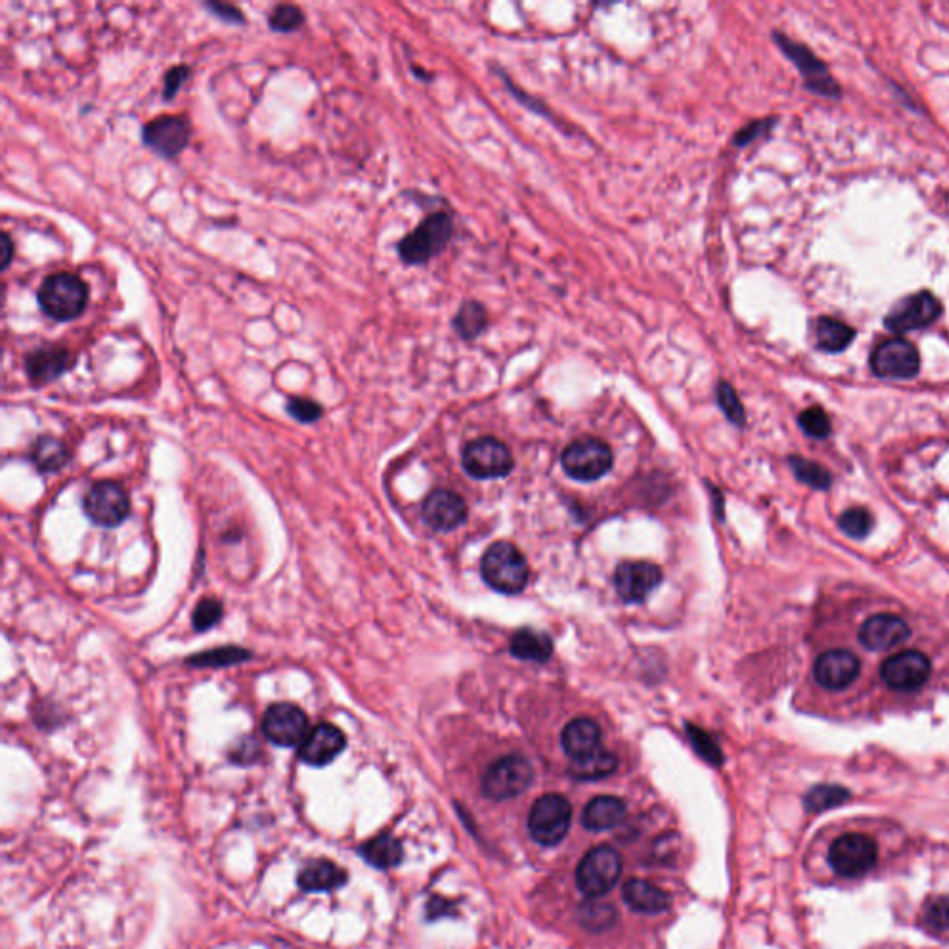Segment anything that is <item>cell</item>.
Masks as SVG:
<instances>
[{"mask_svg": "<svg viewBox=\"0 0 949 949\" xmlns=\"http://www.w3.org/2000/svg\"><path fill=\"white\" fill-rule=\"evenodd\" d=\"M36 299L45 316L58 323H67L86 312L89 288L84 280L73 273L58 271L43 279Z\"/></svg>", "mask_w": 949, "mask_h": 949, "instance_id": "obj_1", "label": "cell"}, {"mask_svg": "<svg viewBox=\"0 0 949 949\" xmlns=\"http://www.w3.org/2000/svg\"><path fill=\"white\" fill-rule=\"evenodd\" d=\"M482 579L501 594L514 595L529 583V564L516 545L497 542L490 545L481 562Z\"/></svg>", "mask_w": 949, "mask_h": 949, "instance_id": "obj_2", "label": "cell"}, {"mask_svg": "<svg viewBox=\"0 0 949 949\" xmlns=\"http://www.w3.org/2000/svg\"><path fill=\"white\" fill-rule=\"evenodd\" d=\"M453 238V221L447 212L425 217L416 230L397 243L399 258L406 266H425L449 245Z\"/></svg>", "mask_w": 949, "mask_h": 949, "instance_id": "obj_3", "label": "cell"}, {"mask_svg": "<svg viewBox=\"0 0 949 949\" xmlns=\"http://www.w3.org/2000/svg\"><path fill=\"white\" fill-rule=\"evenodd\" d=\"M534 779V770L523 755H507L495 760L482 777V792L494 801L518 798Z\"/></svg>", "mask_w": 949, "mask_h": 949, "instance_id": "obj_4", "label": "cell"}, {"mask_svg": "<svg viewBox=\"0 0 949 949\" xmlns=\"http://www.w3.org/2000/svg\"><path fill=\"white\" fill-rule=\"evenodd\" d=\"M571 825V805L560 794H545L532 805L529 833L542 846L560 844Z\"/></svg>", "mask_w": 949, "mask_h": 949, "instance_id": "obj_5", "label": "cell"}, {"mask_svg": "<svg viewBox=\"0 0 949 949\" xmlns=\"http://www.w3.org/2000/svg\"><path fill=\"white\" fill-rule=\"evenodd\" d=\"M614 456L607 443L597 438H579L562 453V466L571 479L592 482L607 475Z\"/></svg>", "mask_w": 949, "mask_h": 949, "instance_id": "obj_6", "label": "cell"}, {"mask_svg": "<svg viewBox=\"0 0 949 949\" xmlns=\"http://www.w3.org/2000/svg\"><path fill=\"white\" fill-rule=\"evenodd\" d=\"M827 857L836 874L842 877H862L874 868L879 849L872 836L846 833L838 836L831 844Z\"/></svg>", "mask_w": 949, "mask_h": 949, "instance_id": "obj_7", "label": "cell"}, {"mask_svg": "<svg viewBox=\"0 0 949 949\" xmlns=\"http://www.w3.org/2000/svg\"><path fill=\"white\" fill-rule=\"evenodd\" d=\"M620 853L608 846H599L584 855L577 868V886L590 898H599L610 892L620 879Z\"/></svg>", "mask_w": 949, "mask_h": 949, "instance_id": "obj_8", "label": "cell"}, {"mask_svg": "<svg viewBox=\"0 0 949 949\" xmlns=\"http://www.w3.org/2000/svg\"><path fill=\"white\" fill-rule=\"evenodd\" d=\"M141 140L154 154L175 160L190 145V121L184 115H158L143 127Z\"/></svg>", "mask_w": 949, "mask_h": 949, "instance_id": "obj_9", "label": "cell"}, {"mask_svg": "<svg viewBox=\"0 0 949 949\" xmlns=\"http://www.w3.org/2000/svg\"><path fill=\"white\" fill-rule=\"evenodd\" d=\"M462 464L475 479H499L507 477L512 471L514 458L505 443L488 436L466 445L462 453Z\"/></svg>", "mask_w": 949, "mask_h": 949, "instance_id": "obj_10", "label": "cell"}, {"mask_svg": "<svg viewBox=\"0 0 949 949\" xmlns=\"http://www.w3.org/2000/svg\"><path fill=\"white\" fill-rule=\"evenodd\" d=\"M870 366L881 379H912L920 371V353L911 342L892 338L875 347Z\"/></svg>", "mask_w": 949, "mask_h": 949, "instance_id": "obj_11", "label": "cell"}, {"mask_svg": "<svg viewBox=\"0 0 949 949\" xmlns=\"http://www.w3.org/2000/svg\"><path fill=\"white\" fill-rule=\"evenodd\" d=\"M84 512L95 525L117 527L130 512L127 492L117 482H97L84 497Z\"/></svg>", "mask_w": 949, "mask_h": 949, "instance_id": "obj_12", "label": "cell"}, {"mask_svg": "<svg viewBox=\"0 0 949 949\" xmlns=\"http://www.w3.org/2000/svg\"><path fill=\"white\" fill-rule=\"evenodd\" d=\"M262 731L271 744L280 747L301 746L308 731V716L293 703H275L266 710Z\"/></svg>", "mask_w": 949, "mask_h": 949, "instance_id": "obj_13", "label": "cell"}, {"mask_svg": "<svg viewBox=\"0 0 949 949\" xmlns=\"http://www.w3.org/2000/svg\"><path fill=\"white\" fill-rule=\"evenodd\" d=\"M942 316V303L933 293H914L899 301L885 317V327L896 334L925 329Z\"/></svg>", "mask_w": 949, "mask_h": 949, "instance_id": "obj_14", "label": "cell"}, {"mask_svg": "<svg viewBox=\"0 0 949 949\" xmlns=\"http://www.w3.org/2000/svg\"><path fill=\"white\" fill-rule=\"evenodd\" d=\"M773 39L777 41L781 51L785 52L786 56L801 71V75L805 78V86L810 91L820 93L825 97H838L840 95V88L833 80V76L829 75L827 65L823 64L818 56H814L810 49H807L801 43H794L792 39L786 38L783 34H777V32L773 34Z\"/></svg>", "mask_w": 949, "mask_h": 949, "instance_id": "obj_15", "label": "cell"}, {"mask_svg": "<svg viewBox=\"0 0 949 949\" xmlns=\"http://www.w3.org/2000/svg\"><path fill=\"white\" fill-rule=\"evenodd\" d=\"M931 675V660L920 651H901L886 658L881 666V677L886 686L899 692H912L927 683Z\"/></svg>", "mask_w": 949, "mask_h": 949, "instance_id": "obj_16", "label": "cell"}, {"mask_svg": "<svg viewBox=\"0 0 949 949\" xmlns=\"http://www.w3.org/2000/svg\"><path fill=\"white\" fill-rule=\"evenodd\" d=\"M76 358L67 347L47 343L25 356L26 377L32 386L41 388L64 377L75 366Z\"/></svg>", "mask_w": 949, "mask_h": 949, "instance_id": "obj_17", "label": "cell"}, {"mask_svg": "<svg viewBox=\"0 0 949 949\" xmlns=\"http://www.w3.org/2000/svg\"><path fill=\"white\" fill-rule=\"evenodd\" d=\"M861 660L848 649L825 651L814 662V679L827 690H844L857 681Z\"/></svg>", "mask_w": 949, "mask_h": 949, "instance_id": "obj_18", "label": "cell"}, {"mask_svg": "<svg viewBox=\"0 0 949 949\" xmlns=\"http://www.w3.org/2000/svg\"><path fill=\"white\" fill-rule=\"evenodd\" d=\"M660 583L662 570L651 562H623L614 573L616 592L625 603H642Z\"/></svg>", "mask_w": 949, "mask_h": 949, "instance_id": "obj_19", "label": "cell"}, {"mask_svg": "<svg viewBox=\"0 0 949 949\" xmlns=\"http://www.w3.org/2000/svg\"><path fill=\"white\" fill-rule=\"evenodd\" d=\"M911 629L894 614H877L862 623L859 640L870 651H888L909 640Z\"/></svg>", "mask_w": 949, "mask_h": 949, "instance_id": "obj_20", "label": "cell"}, {"mask_svg": "<svg viewBox=\"0 0 949 949\" xmlns=\"http://www.w3.org/2000/svg\"><path fill=\"white\" fill-rule=\"evenodd\" d=\"M347 746L345 734L332 723H321L306 734L299 747V759L308 766H327Z\"/></svg>", "mask_w": 949, "mask_h": 949, "instance_id": "obj_21", "label": "cell"}, {"mask_svg": "<svg viewBox=\"0 0 949 949\" xmlns=\"http://www.w3.org/2000/svg\"><path fill=\"white\" fill-rule=\"evenodd\" d=\"M425 523L434 531H453L468 516V508L460 495L449 490L432 492L421 508Z\"/></svg>", "mask_w": 949, "mask_h": 949, "instance_id": "obj_22", "label": "cell"}, {"mask_svg": "<svg viewBox=\"0 0 949 949\" xmlns=\"http://www.w3.org/2000/svg\"><path fill=\"white\" fill-rule=\"evenodd\" d=\"M560 742L571 759H586L599 749L601 729L590 718H575L564 727Z\"/></svg>", "mask_w": 949, "mask_h": 949, "instance_id": "obj_23", "label": "cell"}, {"mask_svg": "<svg viewBox=\"0 0 949 949\" xmlns=\"http://www.w3.org/2000/svg\"><path fill=\"white\" fill-rule=\"evenodd\" d=\"M623 899L625 903L638 912L646 914H657V912L666 911L670 907V896L658 888V886L644 881V879H631L623 886Z\"/></svg>", "mask_w": 949, "mask_h": 949, "instance_id": "obj_24", "label": "cell"}, {"mask_svg": "<svg viewBox=\"0 0 949 949\" xmlns=\"http://www.w3.org/2000/svg\"><path fill=\"white\" fill-rule=\"evenodd\" d=\"M627 807L621 799L614 796L594 798L583 812V825L590 831H607L625 820Z\"/></svg>", "mask_w": 949, "mask_h": 949, "instance_id": "obj_25", "label": "cell"}, {"mask_svg": "<svg viewBox=\"0 0 949 949\" xmlns=\"http://www.w3.org/2000/svg\"><path fill=\"white\" fill-rule=\"evenodd\" d=\"M510 653L519 660L542 664L553 657V640L549 634L538 633L534 629H521L510 640Z\"/></svg>", "mask_w": 949, "mask_h": 949, "instance_id": "obj_26", "label": "cell"}, {"mask_svg": "<svg viewBox=\"0 0 949 949\" xmlns=\"http://www.w3.org/2000/svg\"><path fill=\"white\" fill-rule=\"evenodd\" d=\"M345 883V872L330 861H314L306 864L299 874V886L308 892L334 890Z\"/></svg>", "mask_w": 949, "mask_h": 949, "instance_id": "obj_27", "label": "cell"}, {"mask_svg": "<svg viewBox=\"0 0 949 949\" xmlns=\"http://www.w3.org/2000/svg\"><path fill=\"white\" fill-rule=\"evenodd\" d=\"M816 345L825 353H840L855 338V330L835 317H818L814 323Z\"/></svg>", "mask_w": 949, "mask_h": 949, "instance_id": "obj_28", "label": "cell"}, {"mask_svg": "<svg viewBox=\"0 0 949 949\" xmlns=\"http://www.w3.org/2000/svg\"><path fill=\"white\" fill-rule=\"evenodd\" d=\"M616 770H618V757L607 749H601V747L586 759L573 760V764L570 766L571 775L575 779H581V781L603 779V777H607Z\"/></svg>", "mask_w": 949, "mask_h": 949, "instance_id": "obj_29", "label": "cell"}, {"mask_svg": "<svg viewBox=\"0 0 949 949\" xmlns=\"http://www.w3.org/2000/svg\"><path fill=\"white\" fill-rule=\"evenodd\" d=\"M453 327L458 332V336L468 342L479 338L488 327L486 308L479 301H466L456 312Z\"/></svg>", "mask_w": 949, "mask_h": 949, "instance_id": "obj_30", "label": "cell"}, {"mask_svg": "<svg viewBox=\"0 0 949 949\" xmlns=\"http://www.w3.org/2000/svg\"><path fill=\"white\" fill-rule=\"evenodd\" d=\"M360 853L369 864L377 868H392L403 859V848L399 840L390 835H380L369 840L364 844V848L360 849Z\"/></svg>", "mask_w": 949, "mask_h": 949, "instance_id": "obj_31", "label": "cell"}, {"mask_svg": "<svg viewBox=\"0 0 949 949\" xmlns=\"http://www.w3.org/2000/svg\"><path fill=\"white\" fill-rule=\"evenodd\" d=\"M69 458L64 443L52 436H41L32 447V460L41 471H56L62 468Z\"/></svg>", "mask_w": 949, "mask_h": 949, "instance_id": "obj_32", "label": "cell"}, {"mask_svg": "<svg viewBox=\"0 0 949 949\" xmlns=\"http://www.w3.org/2000/svg\"><path fill=\"white\" fill-rule=\"evenodd\" d=\"M251 658V651L236 646L217 647L212 651H203L195 657L188 658V664L195 668H227L232 664H240Z\"/></svg>", "mask_w": 949, "mask_h": 949, "instance_id": "obj_33", "label": "cell"}, {"mask_svg": "<svg viewBox=\"0 0 949 949\" xmlns=\"http://www.w3.org/2000/svg\"><path fill=\"white\" fill-rule=\"evenodd\" d=\"M849 799V790L840 785H818L810 788L805 796V807L809 812L835 809Z\"/></svg>", "mask_w": 949, "mask_h": 949, "instance_id": "obj_34", "label": "cell"}, {"mask_svg": "<svg viewBox=\"0 0 949 949\" xmlns=\"http://www.w3.org/2000/svg\"><path fill=\"white\" fill-rule=\"evenodd\" d=\"M269 28L277 34H293L306 23L303 10L295 4H279L267 17Z\"/></svg>", "mask_w": 949, "mask_h": 949, "instance_id": "obj_35", "label": "cell"}, {"mask_svg": "<svg viewBox=\"0 0 949 949\" xmlns=\"http://www.w3.org/2000/svg\"><path fill=\"white\" fill-rule=\"evenodd\" d=\"M790 466L794 469L799 481L807 484L810 488H814V490H827L831 486V481H833L831 473L816 462H810V460L799 458V456H792Z\"/></svg>", "mask_w": 949, "mask_h": 949, "instance_id": "obj_36", "label": "cell"}, {"mask_svg": "<svg viewBox=\"0 0 949 949\" xmlns=\"http://www.w3.org/2000/svg\"><path fill=\"white\" fill-rule=\"evenodd\" d=\"M838 525L844 534H848L853 540H862L866 538L872 527H874V518L866 508H849L840 519Z\"/></svg>", "mask_w": 949, "mask_h": 949, "instance_id": "obj_37", "label": "cell"}, {"mask_svg": "<svg viewBox=\"0 0 949 949\" xmlns=\"http://www.w3.org/2000/svg\"><path fill=\"white\" fill-rule=\"evenodd\" d=\"M716 399H718V405L722 408L723 414L727 416L731 423L738 425V427L746 425V410H744V405H742L738 393L729 382H725V380L718 382Z\"/></svg>", "mask_w": 949, "mask_h": 949, "instance_id": "obj_38", "label": "cell"}, {"mask_svg": "<svg viewBox=\"0 0 949 949\" xmlns=\"http://www.w3.org/2000/svg\"><path fill=\"white\" fill-rule=\"evenodd\" d=\"M799 427L809 438L825 440L831 434V419L822 406H810L799 414Z\"/></svg>", "mask_w": 949, "mask_h": 949, "instance_id": "obj_39", "label": "cell"}, {"mask_svg": "<svg viewBox=\"0 0 949 949\" xmlns=\"http://www.w3.org/2000/svg\"><path fill=\"white\" fill-rule=\"evenodd\" d=\"M686 733H688V738H690L692 746H694V749L699 753L701 759L707 760L712 766H722V749H720V746L716 744V740H714L707 731L699 729L696 725H688V727H686Z\"/></svg>", "mask_w": 949, "mask_h": 949, "instance_id": "obj_40", "label": "cell"}, {"mask_svg": "<svg viewBox=\"0 0 949 949\" xmlns=\"http://www.w3.org/2000/svg\"><path fill=\"white\" fill-rule=\"evenodd\" d=\"M579 918H581L584 927L594 929V931H603V929H607V927L614 924L616 912L605 903L599 905L594 901H588V903H583V907L579 909Z\"/></svg>", "mask_w": 949, "mask_h": 949, "instance_id": "obj_41", "label": "cell"}, {"mask_svg": "<svg viewBox=\"0 0 949 949\" xmlns=\"http://www.w3.org/2000/svg\"><path fill=\"white\" fill-rule=\"evenodd\" d=\"M221 618H223L221 601H217L214 597L201 599V603L193 610V627H195V631L204 633V631H208V629H212L214 625H217Z\"/></svg>", "mask_w": 949, "mask_h": 949, "instance_id": "obj_42", "label": "cell"}, {"mask_svg": "<svg viewBox=\"0 0 949 949\" xmlns=\"http://www.w3.org/2000/svg\"><path fill=\"white\" fill-rule=\"evenodd\" d=\"M286 410L299 423H316V421L323 418V406L319 405L314 399H306V397L288 399Z\"/></svg>", "mask_w": 949, "mask_h": 949, "instance_id": "obj_43", "label": "cell"}, {"mask_svg": "<svg viewBox=\"0 0 949 949\" xmlns=\"http://www.w3.org/2000/svg\"><path fill=\"white\" fill-rule=\"evenodd\" d=\"M925 924L933 931H948L949 929V898L938 896L927 903L924 911Z\"/></svg>", "mask_w": 949, "mask_h": 949, "instance_id": "obj_44", "label": "cell"}, {"mask_svg": "<svg viewBox=\"0 0 949 949\" xmlns=\"http://www.w3.org/2000/svg\"><path fill=\"white\" fill-rule=\"evenodd\" d=\"M191 67L186 64H178L171 67L164 75V99L173 101L178 95L182 86L190 80Z\"/></svg>", "mask_w": 949, "mask_h": 949, "instance_id": "obj_45", "label": "cell"}, {"mask_svg": "<svg viewBox=\"0 0 949 949\" xmlns=\"http://www.w3.org/2000/svg\"><path fill=\"white\" fill-rule=\"evenodd\" d=\"M204 8L210 10L212 15H216L217 19H221L223 23H228V25H245L247 23L245 13L241 12L240 8L234 6V4L210 0V2H204Z\"/></svg>", "mask_w": 949, "mask_h": 949, "instance_id": "obj_46", "label": "cell"}, {"mask_svg": "<svg viewBox=\"0 0 949 949\" xmlns=\"http://www.w3.org/2000/svg\"><path fill=\"white\" fill-rule=\"evenodd\" d=\"M772 125L773 121H753V123H749L746 128H742V130L736 134L734 143H736L738 147H744V145L751 143L755 138H759L760 134H764Z\"/></svg>", "mask_w": 949, "mask_h": 949, "instance_id": "obj_47", "label": "cell"}, {"mask_svg": "<svg viewBox=\"0 0 949 949\" xmlns=\"http://www.w3.org/2000/svg\"><path fill=\"white\" fill-rule=\"evenodd\" d=\"M0 243H2V264H0V267H2V271H6L13 262L15 245H13L12 236L8 232H2Z\"/></svg>", "mask_w": 949, "mask_h": 949, "instance_id": "obj_48", "label": "cell"}, {"mask_svg": "<svg viewBox=\"0 0 949 949\" xmlns=\"http://www.w3.org/2000/svg\"><path fill=\"white\" fill-rule=\"evenodd\" d=\"M254 753H258V746H256L254 740L247 738V740L240 742V746L236 747V751L232 753V759L236 760V762H241L243 755H247V762H251Z\"/></svg>", "mask_w": 949, "mask_h": 949, "instance_id": "obj_49", "label": "cell"}]
</instances>
